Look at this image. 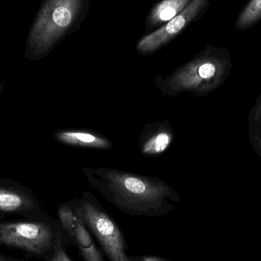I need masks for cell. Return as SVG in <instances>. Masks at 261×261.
<instances>
[{"instance_id":"cell-1","label":"cell","mask_w":261,"mask_h":261,"mask_svg":"<svg viewBox=\"0 0 261 261\" xmlns=\"http://www.w3.org/2000/svg\"><path fill=\"white\" fill-rule=\"evenodd\" d=\"M92 187L122 213L161 217L174 210L180 196L164 181L138 173L99 167L84 169Z\"/></svg>"},{"instance_id":"cell-2","label":"cell","mask_w":261,"mask_h":261,"mask_svg":"<svg viewBox=\"0 0 261 261\" xmlns=\"http://www.w3.org/2000/svg\"><path fill=\"white\" fill-rule=\"evenodd\" d=\"M91 0H44L30 34V41L44 53L81 28Z\"/></svg>"},{"instance_id":"cell-3","label":"cell","mask_w":261,"mask_h":261,"mask_svg":"<svg viewBox=\"0 0 261 261\" xmlns=\"http://www.w3.org/2000/svg\"><path fill=\"white\" fill-rule=\"evenodd\" d=\"M76 202L89 231L96 238L108 260L132 261L127 254L128 245L120 228L96 198L84 192Z\"/></svg>"},{"instance_id":"cell-4","label":"cell","mask_w":261,"mask_h":261,"mask_svg":"<svg viewBox=\"0 0 261 261\" xmlns=\"http://www.w3.org/2000/svg\"><path fill=\"white\" fill-rule=\"evenodd\" d=\"M222 61L210 47L196 55L165 77L156 76L155 84L163 96L173 97L182 93H195L202 90L204 81L214 77Z\"/></svg>"},{"instance_id":"cell-5","label":"cell","mask_w":261,"mask_h":261,"mask_svg":"<svg viewBox=\"0 0 261 261\" xmlns=\"http://www.w3.org/2000/svg\"><path fill=\"white\" fill-rule=\"evenodd\" d=\"M65 236L51 225L38 222H18L0 225V243L18 247L35 254L54 250L60 238Z\"/></svg>"},{"instance_id":"cell-6","label":"cell","mask_w":261,"mask_h":261,"mask_svg":"<svg viewBox=\"0 0 261 261\" xmlns=\"http://www.w3.org/2000/svg\"><path fill=\"white\" fill-rule=\"evenodd\" d=\"M213 0H193L179 15L154 32L144 35L138 41L136 50L141 55L158 51L178 36L189 24L205 13Z\"/></svg>"},{"instance_id":"cell-7","label":"cell","mask_w":261,"mask_h":261,"mask_svg":"<svg viewBox=\"0 0 261 261\" xmlns=\"http://www.w3.org/2000/svg\"><path fill=\"white\" fill-rule=\"evenodd\" d=\"M173 138V130L166 122H156L148 125L140 138L141 153L149 156L161 154L168 148Z\"/></svg>"},{"instance_id":"cell-8","label":"cell","mask_w":261,"mask_h":261,"mask_svg":"<svg viewBox=\"0 0 261 261\" xmlns=\"http://www.w3.org/2000/svg\"><path fill=\"white\" fill-rule=\"evenodd\" d=\"M56 138L63 144L73 147L99 150H110L113 147V144L107 138L90 130H63L57 133Z\"/></svg>"},{"instance_id":"cell-9","label":"cell","mask_w":261,"mask_h":261,"mask_svg":"<svg viewBox=\"0 0 261 261\" xmlns=\"http://www.w3.org/2000/svg\"><path fill=\"white\" fill-rule=\"evenodd\" d=\"M193 0H161L150 9L146 19V29L160 27L173 19Z\"/></svg>"},{"instance_id":"cell-10","label":"cell","mask_w":261,"mask_h":261,"mask_svg":"<svg viewBox=\"0 0 261 261\" xmlns=\"http://www.w3.org/2000/svg\"><path fill=\"white\" fill-rule=\"evenodd\" d=\"M79 213V218L73 233V244L77 247L80 255L84 261H105L102 257V253L95 245L91 233L84 222L80 210Z\"/></svg>"},{"instance_id":"cell-11","label":"cell","mask_w":261,"mask_h":261,"mask_svg":"<svg viewBox=\"0 0 261 261\" xmlns=\"http://www.w3.org/2000/svg\"><path fill=\"white\" fill-rule=\"evenodd\" d=\"M261 20V0H249L237 17L236 28L238 31L247 30Z\"/></svg>"},{"instance_id":"cell-12","label":"cell","mask_w":261,"mask_h":261,"mask_svg":"<svg viewBox=\"0 0 261 261\" xmlns=\"http://www.w3.org/2000/svg\"><path fill=\"white\" fill-rule=\"evenodd\" d=\"M23 205L21 196L12 192L0 190V210L3 211H15Z\"/></svg>"},{"instance_id":"cell-13","label":"cell","mask_w":261,"mask_h":261,"mask_svg":"<svg viewBox=\"0 0 261 261\" xmlns=\"http://www.w3.org/2000/svg\"><path fill=\"white\" fill-rule=\"evenodd\" d=\"M64 237L60 238L55 245L51 257L48 261H72L64 248Z\"/></svg>"},{"instance_id":"cell-14","label":"cell","mask_w":261,"mask_h":261,"mask_svg":"<svg viewBox=\"0 0 261 261\" xmlns=\"http://www.w3.org/2000/svg\"><path fill=\"white\" fill-rule=\"evenodd\" d=\"M132 261H172L164 257L153 255H132L130 256Z\"/></svg>"},{"instance_id":"cell-15","label":"cell","mask_w":261,"mask_h":261,"mask_svg":"<svg viewBox=\"0 0 261 261\" xmlns=\"http://www.w3.org/2000/svg\"><path fill=\"white\" fill-rule=\"evenodd\" d=\"M0 261H2L1 260H0Z\"/></svg>"}]
</instances>
